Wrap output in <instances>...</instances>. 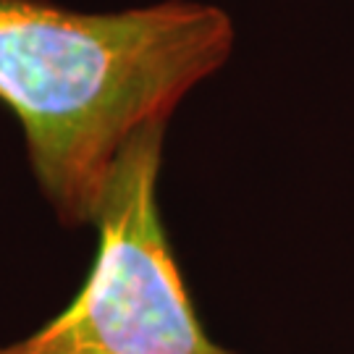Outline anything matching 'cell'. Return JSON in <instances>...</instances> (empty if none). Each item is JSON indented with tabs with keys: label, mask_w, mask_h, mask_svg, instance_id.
<instances>
[{
	"label": "cell",
	"mask_w": 354,
	"mask_h": 354,
	"mask_svg": "<svg viewBox=\"0 0 354 354\" xmlns=\"http://www.w3.org/2000/svg\"><path fill=\"white\" fill-rule=\"evenodd\" d=\"M231 50L228 13L205 3L87 13L0 0V102L24 129L29 168L61 223H95L129 140L168 124Z\"/></svg>",
	"instance_id": "cell-1"
},
{
	"label": "cell",
	"mask_w": 354,
	"mask_h": 354,
	"mask_svg": "<svg viewBox=\"0 0 354 354\" xmlns=\"http://www.w3.org/2000/svg\"><path fill=\"white\" fill-rule=\"evenodd\" d=\"M165 127L137 131L118 155L92 223L95 268L74 302L0 354H231L205 333L160 221Z\"/></svg>",
	"instance_id": "cell-2"
}]
</instances>
